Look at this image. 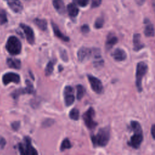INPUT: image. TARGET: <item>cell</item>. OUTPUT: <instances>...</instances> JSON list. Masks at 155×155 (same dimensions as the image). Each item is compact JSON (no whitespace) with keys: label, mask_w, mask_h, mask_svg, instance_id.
<instances>
[{"label":"cell","mask_w":155,"mask_h":155,"mask_svg":"<svg viewBox=\"0 0 155 155\" xmlns=\"http://www.w3.org/2000/svg\"><path fill=\"white\" fill-rule=\"evenodd\" d=\"M130 127L131 130L134 131V134L131 137L128 144L134 148H138L143 140L141 126L137 121L132 120L130 122Z\"/></svg>","instance_id":"1"},{"label":"cell","mask_w":155,"mask_h":155,"mask_svg":"<svg viewBox=\"0 0 155 155\" xmlns=\"http://www.w3.org/2000/svg\"><path fill=\"white\" fill-rule=\"evenodd\" d=\"M110 137V130L108 127L101 128L96 134L91 137L94 147H105L108 142Z\"/></svg>","instance_id":"2"},{"label":"cell","mask_w":155,"mask_h":155,"mask_svg":"<svg viewBox=\"0 0 155 155\" xmlns=\"http://www.w3.org/2000/svg\"><path fill=\"white\" fill-rule=\"evenodd\" d=\"M5 48L7 51L12 55H17L21 52L22 44L19 39L15 36H10L6 42Z\"/></svg>","instance_id":"3"},{"label":"cell","mask_w":155,"mask_h":155,"mask_svg":"<svg viewBox=\"0 0 155 155\" xmlns=\"http://www.w3.org/2000/svg\"><path fill=\"white\" fill-rule=\"evenodd\" d=\"M148 70V65L144 62H139L136 67V85L139 91H142V81L143 77L145 75Z\"/></svg>","instance_id":"4"},{"label":"cell","mask_w":155,"mask_h":155,"mask_svg":"<svg viewBox=\"0 0 155 155\" xmlns=\"http://www.w3.org/2000/svg\"><path fill=\"white\" fill-rule=\"evenodd\" d=\"M19 151L21 154L24 155H36L38 152L31 145V140L28 137H25L24 142L20 143L18 146Z\"/></svg>","instance_id":"5"},{"label":"cell","mask_w":155,"mask_h":155,"mask_svg":"<svg viewBox=\"0 0 155 155\" xmlns=\"http://www.w3.org/2000/svg\"><path fill=\"white\" fill-rule=\"evenodd\" d=\"M94 115L95 112L92 107L89 108L83 114L82 117L84 123L87 127L89 129H93L97 125V123L94 120Z\"/></svg>","instance_id":"6"},{"label":"cell","mask_w":155,"mask_h":155,"mask_svg":"<svg viewBox=\"0 0 155 155\" xmlns=\"http://www.w3.org/2000/svg\"><path fill=\"white\" fill-rule=\"evenodd\" d=\"M87 78L91 89L97 94L102 93L103 91V85L101 81L98 78L90 74H88Z\"/></svg>","instance_id":"7"},{"label":"cell","mask_w":155,"mask_h":155,"mask_svg":"<svg viewBox=\"0 0 155 155\" xmlns=\"http://www.w3.org/2000/svg\"><path fill=\"white\" fill-rule=\"evenodd\" d=\"M64 97L65 104L67 107L70 106L74 103L75 97L74 95V90L72 87L70 85L65 87L64 89Z\"/></svg>","instance_id":"8"},{"label":"cell","mask_w":155,"mask_h":155,"mask_svg":"<svg viewBox=\"0 0 155 155\" xmlns=\"http://www.w3.org/2000/svg\"><path fill=\"white\" fill-rule=\"evenodd\" d=\"M93 48H90L85 47H81L78 50L77 53L78 60L80 62H84L93 56Z\"/></svg>","instance_id":"9"},{"label":"cell","mask_w":155,"mask_h":155,"mask_svg":"<svg viewBox=\"0 0 155 155\" xmlns=\"http://www.w3.org/2000/svg\"><path fill=\"white\" fill-rule=\"evenodd\" d=\"M2 81L4 85H8L11 82L18 84L20 81V76L17 73L13 72H8L2 76Z\"/></svg>","instance_id":"10"},{"label":"cell","mask_w":155,"mask_h":155,"mask_svg":"<svg viewBox=\"0 0 155 155\" xmlns=\"http://www.w3.org/2000/svg\"><path fill=\"white\" fill-rule=\"evenodd\" d=\"M20 27L24 31L28 42L30 44H33L35 42V33L33 29L24 24H20Z\"/></svg>","instance_id":"11"},{"label":"cell","mask_w":155,"mask_h":155,"mask_svg":"<svg viewBox=\"0 0 155 155\" xmlns=\"http://www.w3.org/2000/svg\"><path fill=\"white\" fill-rule=\"evenodd\" d=\"M10 8L15 13H19L23 9V5L19 0H7Z\"/></svg>","instance_id":"12"},{"label":"cell","mask_w":155,"mask_h":155,"mask_svg":"<svg viewBox=\"0 0 155 155\" xmlns=\"http://www.w3.org/2000/svg\"><path fill=\"white\" fill-rule=\"evenodd\" d=\"M144 34L147 37H153L154 36V28L153 24L148 19L144 20Z\"/></svg>","instance_id":"13"},{"label":"cell","mask_w":155,"mask_h":155,"mask_svg":"<svg viewBox=\"0 0 155 155\" xmlns=\"http://www.w3.org/2000/svg\"><path fill=\"white\" fill-rule=\"evenodd\" d=\"M111 56L116 61H123L126 59L127 54L123 49L117 48L112 52Z\"/></svg>","instance_id":"14"},{"label":"cell","mask_w":155,"mask_h":155,"mask_svg":"<svg viewBox=\"0 0 155 155\" xmlns=\"http://www.w3.org/2000/svg\"><path fill=\"white\" fill-rule=\"evenodd\" d=\"M51 25H52V28H53V32H54V35L58 38L59 39H61L62 41H65V42H68L70 40V38L67 36L66 35H64L61 31V30H59V27H58V25L54 24V22H51Z\"/></svg>","instance_id":"15"},{"label":"cell","mask_w":155,"mask_h":155,"mask_svg":"<svg viewBox=\"0 0 155 155\" xmlns=\"http://www.w3.org/2000/svg\"><path fill=\"white\" fill-rule=\"evenodd\" d=\"M144 47V44L141 42L140 35L139 33H135L133 36V48L135 51H139Z\"/></svg>","instance_id":"16"},{"label":"cell","mask_w":155,"mask_h":155,"mask_svg":"<svg viewBox=\"0 0 155 155\" xmlns=\"http://www.w3.org/2000/svg\"><path fill=\"white\" fill-rule=\"evenodd\" d=\"M7 65L12 68L20 69L21 67V62L19 59L9 58L7 59Z\"/></svg>","instance_id":"17"},{"label":"cell","mask_w":155,"mask_h":155,"mask_svg":"<svg viewBox=\"0 0 155 155\" xmlns=\"http://www.w3.org/2000/svg\"><path fill=\"white\" fill-rule=\"evenodd\" d=\"M117 38L114 36L113 34H110L107 36L106 43H105V47L107 49L109 50L113 47V45H114L117 42Z\"/></svg>","instance_id":"18"},{"label":"cell","mask_w":155,"mask_h":155,"mask_svg":"<svg viewBox=\"0 0 155 155\" xmlns=\"http://www.w3.org/2000/svg\"><path fill=\"white\" fill-rule=\"evenodd\" d=\"M53 5L54 8L59 13L62 14L65 12V5L62 0H53Z\"/></svg>","instance_id":"19"},{"label":"cell","mask_w":155,"mask_h":155,"mask_svg":"<svg viewBox=\"0 0 155 155\" xmlns=\"http://www.w3.org/2000/svg\"><path fill=\"white\" fill-rule=\"evenodd\" d=\"M67 11L70 16L74 18L78 15L79 8L74 4L71 3L67 5Z\"/></svg>","instance_id":"20"},{"label":"cell","mask_w":155,"mask_h":155,"mask_svg":"<svg viewBox=\"0 0 155 155\" xmlns=\"http://www.w3.org/2000/svg\"><path fill=\"white\" fill-rule=\"evenodd\" d=\"M34 23L38 27L39 29L42 31H45L47 28V21L44 19L36 18L34 19Z\"/></svg>","instance_id":"21"},{"label":"cell","mask_w":155,"mask_h":155,"mask_svg":"<svg viewBox=\"0 0 155 155\" xmlns=\"http://www.w3.org/2000/svg\"><path fill=\"white\" fill-rule=\"evenodd\" d=\"M76 97L78 100H81L85 94V88L82 85H76Z\"/></svg>","instance_id":"22"},{"label":"cell","mask_w":155,"mask_h":155,"mask_svg":"<svg viewBox=\"0 0 155 155\" xmlns=\"http://www.w3.org/2000/svg\"><path fill=\"white\" fill-rule=\"evenodd\" d=\"M54 61H50L47 64L45 69V74L46 76H50L52 74L54 70Z\"/></svg>","instance_id":"23"},{"label":"cell","mask_w":155,"mask_h":155,"mask_svg":"<svg viewBox=\"0 0 155 155\" xmlns=\"http://www.w3.org/2000/svg\"><path fill=\"white\" fill-rule=\"evenodd\" d=\"M69 117L74 120H77L79 118V111L78 109L74 108L70 111Z\"/></svg>","instance_id":"24"},{"label":"cell","mask_w":155,"mask_h":155,"mask_svg":"<svg viewBox=\"0 0 155 155\" xmlns=\"http://www.w3.org/2000/svg\"><path fill=\"white\" fill-rule=\"evenodd\" d=\"M71 147V143L70 140L68 138H65L62 140L61 143V145L60 147V150L63 151L65 150L70 149Z\"/></svg>","instance_id":"25"},{"label":"cell","mask_w":155,"mask_h":155,"mask_svg":"<svg viewBox=\"0 0 155 155\" xmlns=\"http://www.w3.org/2000/svg\"><path fill=\"white\" fill-rule=\"evenodd\" d=\"M25 84H26V87L25 88V89L26 90L27 94H33L35 90L32 83L29 80H26Z\"/></svg>","instance_id":"26"},{"label":"cell","mask_w":155,"mask_h":155,"mask_svg":"<svg viewBox=\"0 0 155 155\" xmlns=\"http://www.w3.org/2000/svg\"><path fill=\"white\" fill-rule=\"evenodd\" d=\"M7 22V16L4 10L0 8V25H3Z\"/></svg>","instance_id":"27"},{"label":"cell","mask_w":155,"mask_h":155,"mask_svg":"<svg viewBox=\"0 0 155 155\" xmlns=\"http://www.w3.org/2000/svg\"><path fill=\"white\" fill-rule=\"evenodd\" d=\"M26 90L25 88H19L12 92V96L14 99H17L18 96L22 94H26Z\"/></svg>","instance_id":"28"},{"label":"cell","mask_w":155,"mask_h":155,"mask_svg":"<svg viewBox=\"0 0 155 155\" xmlns=\"http://www.w3.org/2000/svg\"><path fill=\"white\" fill-rule=\"evenodd\" d=\"M104 20L102 18L100 17V18H98L96 19L95 22H94V27L97 29H99V28H101L103 25H104Z\"/></svg>","instance_id":"29"},{"label":"cell","mask_w":155,"mask_h":155,"mask_svg":"<svg viewBox=\"0 0 155 155\" xmlns=\"http://www.w3.org/2000/svg\"><path fill=\"white\" fill-rule=\"evenodd\" d=\"M60 56L64 61H65V62L68 61V57L66 50H65L64 49H61L60 50Z\"/></svg>","instance_id":"30"},{"label":"cell","mask_w":155,"mask_h":155,"mask_svg":"<svg viewBox=\"0 0 155 155\" xmlns=\"http://www.w3.org/2000/svg\"><path fill=\"white\" fill-rule=\"evenodd\" d=\"M74 2L81 7H85L88 5L89 0H73Z\"/></svg>","instance_id":"31"},{"label":"cell","mask_w":155,"mask_h":155,"mask_svg":"<svg viewBox=\"0 0 155 155\" xmlns=\"http://www.w3.org/2000/svg\"><path fill=\"white\" fill-rule=\"evenodd\" d=\"M54 123V120L51 119H47L46 120H45L43 123H42V126L45 127H50Z\"/></svg>","instance_id":"32"},{"label":"cell","mask_w":155,"mask_h":155,"mask_svg":"<svg viewBox=\"0 0 155 155\" xmlns=\"http://www.w3.org/2000/svg\"><path fill=\"white\" fill-rule=\"evenodd\" d=\"M102 2V0H91V7L96 8L99 7Z\"/></svg>","instance_id":"33"},{"label":"cell","mask_w":155,"mask_h":155,"mask_svg":"<svg viewBox=\"0 0 155 155\" xmlns=\"http://www.w3.org/2000/svg\"><path fill=\"white\" fill-rule=\"evenodd\" d=\"M81 30L83 33H87L90 31V28L89 26L87 24H84L83 25L81 28Z\"/></svg>","instance_id":"34"},{"label":"cell","mask_w":155,"mask_h":155,"mask_svg":"<svg viewBox=\"0 0 155 155\" xmlns=\"http://www.w3.org/2000/svg\"><path fill=\"white\" fill-rule=\"evenodd\" d=\"M19 127H20V122L19 121H15L12 124V128L15 131L18 130Z\"/></svg>","instance_id":"35"},{"label":"cell","mask_w":155,"mask_h":155,"mask_svg":"<svg viewBox=\"0 0 155 155\" xmlns=\"http://www.w3.org/2000/svg\"><path fill=\"white\" fill-rule=\"evenodd\" d=\"M6 144V140L4 137H0V147L1 148H3Z\"/></svg>","instance_id":"36"},{"label":"cell","mask_w":155,"mask_h":155,"mask_svg":"<svg viewBox=\"0 0 155 155\" xmlns=\"http://www.w3.org/2000/svg\"><path fill=\"white\" fill-rule=\"evenodd\" d=\"M151 133L152 137L154 139H155V124H153L151 128Z\"/></svg>","instance_id":"37"},{"label":"cell","mask_w":155,"mask_h":155,"mask_svg":"<svg viewBox=\"0 0 155 155\" xmlns=\"http://www.w3.org/2000/svg\"><path fill=\"white\" fill-rule=\"evenodd\" d=\"M152 6L155 13V0H152Z\"/></svg>","instance_id":"38"}]
</instances>
